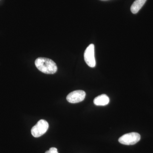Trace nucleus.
Listing matches in <instances>:
<instances>
[{
  "mask_svg": "<svg viewBox=\"0 0 153 153\" xmlns=\"http://www.w3.org/2000/svg\"><path fill=\"white\" fill-rule=\"evenodd\" d=\"M45 153H58L56 148L52 147L49 149V150L47 151Z\"/></svg>",
  "mask_w": 153,
  "mask_h": 153,
  "instance_id": "6e6552de",
  "label": "nucleus"
},
{
  "mask_svg": "<svg viewBox=\"0 0 153 153\" xmlns=\"http://www.w3.org/2000/svg\"><path fill=\"white\" fill-rule=\"evenodd\" d=\"M109 98L106 94L99 95L94 100V103L97 106H104L109 103Z\"/></svg>",
  "mask_w": 153,
  "mask_h": 153,
  "instance_id": "423d86ee",
  "label": "nucleus"
},
{
  "mask_svg": "<svg viewBox=\"0 0 153 153\" xmlns=\"http://www.w3.org/2000/svg\"><path fill=\"white\" fill-rule=\"evenodd\" d=\"M84 60L89 67L94 68L96 66V61L94 57V46L91 44L85 49L84 54Z\"/></svg>",
  "mask_w": 153,
  "mask_h": 153,
  "instance_id": "20e7f679",
  "label": "nucleus"
},
{
  "mask_svg": "<svg viewBox=\"0 0 153 153\" xmlns=\"http://www.w3.org/2000/svg\"><path fill=\"white\" fill-rule=\"evenodd\" d=\"M35 65L38 70L45 74H53L57 71L56 63L49 58L38 57L35 61Z\"/></svg>",
  "mask_w": 153,
  "mask_h": 153,
  "instance_id": "f257e3e1",
  "label": "nucleus"
},
{
  "mask_svg": "<svg viewBox=\"0 0 153 153\" xmlns=\"http://www.w3.org/2000/svg\"><path fill=\"white\" fill-rule=\"evenodd\" d=\"M85 95L86 94L84 91H74L67 96L66 100L70 103H78L84 100Z\"/></svg>",
  "mask_w": 153,
  "mask_h": 153,
  "instance_id": "39448f33",
  "label": "nucleus"
},
{
  "mask_svg": "<svg viewBox=\"0 0 153 153\" xmlns=\"http://www.w3.org/2000/svg\"><path fill=\"white\" fill-rule=\"evenodd\" d=\"M139 134L136 132H131L126 134L120 137L118 141L120 143L125 145L135 144L140 140Z\"/></svg>",
  "mask_w": 153,
  "mask_h": 153,
  "instance_id": "7ed1b4c3",
  "label": "nucleus"
},
{
  "mask_svg": "<svg viewBox=\"0 0 153 153\" xmlns=\"http://www.w3.org/2000/svg\"><path fill=\"white\" fill-rule=\"evenodd\" d=\"M147 0H136L131 7V11L133 14H136L144 5Z\"/></svg>",
  "mask_w": 153,
  "mask_h": 153,
  "instance_id": "0eeeda50",
  "label": "nucleus"
},
{
  "mask_svg": "<svg viewBox=\"0 0 153 153\" xmlns=\"http://www.w3.org/2000/svg\"><path fill=\"white\" fill-rule=\"evenodd\" d=\"M49 126V124L47 121L41 120L32 128L31 129L32 135L35 137H41L48 130Z\"/></svg>",
  "mask_w": 153,
  "mask_h": 153,
  "instance_id": "f03ea898",
  "label": "nucleus"
}]
</instances>
